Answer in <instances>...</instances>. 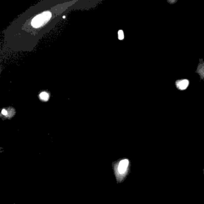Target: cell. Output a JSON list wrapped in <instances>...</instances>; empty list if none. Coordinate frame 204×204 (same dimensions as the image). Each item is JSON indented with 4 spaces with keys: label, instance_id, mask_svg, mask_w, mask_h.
I'll return each instance as SVG.
<instances>
[{
    "label": "cell",
    "instance_id": "1",
    "mask_svg": "<svg viewBox=\"0 0 204 204\" xmlns=\"http://www.w3.org/2000/svg\"><path fill=\"white\" fill-rule=\"evenodd\" d=\"M52 16L51 13L49 11L44 12L40 15L35 16L32 21V26L34 28H39L47 23Z\"/></svg>",
    "mask_w": 204,
    "mask_h": 204
},
{
    "label": "cell",
    "instance_id": "2",
    "mask_svg": "<svg viewBox=\"0 0 204 204\" xmlns=\"http://www.w3.org/2000/svg\"><path fill=\"white\" fill-rule=\"evenodd\" d=\"M128 165H129V161L127 159L122 160L119 163L118 166V172L120 174H125V172L127 170Z\"/></svg>",
    "mask_w": 204,
    "mask_h": 204
},
{
    "label": "cell",
    "instance_id": "3",
    "mask_svg": "<svg viewBox=\"0 0 204 204\" xmlns=\"http://www.w3.org/2000/svg\"><path fill=\"white\" fill-rule=\"evenodd\" d=\"M189 82L187 80H180V81H178L176 83L177 88L180 90H184L186 89L187 88V86H189Z\"/></svg>",
    "mask_w": 204,
    "mask_h": 204
},
{
    "label": "cell",
    "instance_id": "4",
    "mask_svg": "<svg viewBox=\"0 0 204 204\" xmlns=\"http://www.w3.org/2000/svg\"><path fill=\"white\" fill-rule=\"evenodd\" d=\"M40 96L43 100H45V101H47L49 99V95L47 94L46 92L41 93L40 95Z\"/></svg>",
    "mask_w": 204,
    "mask_h": 204
},
{
    "label": "cell",
    "instance_id": "5",
    "mask_svg": "<svg viewBox=\"0 0 204 204\" xmlns=\"http://www.w3.org/2000/svg\"><path fill=\"white\" fill-rule=\"evenodd\" d=\"M123 38H124V34H123V32L122 30H120L119 31V39L123 40Z\"/></svg>",
    "mask_w": 204,
    "mask_h": 204
},
{
    "label": "cell",
    "instance_id": "6",
    "mask_svg": "<svg viewBox=\"0 0 204 204\" xmlns=\"http://www.w3.org/2000/svg\"><path fill=\"white\" fill-rule=\"evenodd\" d=\"M199 74L202 76V77H204V65H203V66L201 67V69L199 70Z\"/></svg>",
    "mask_w": 204,
    "mask_h": 204
},
{
    "label": "cell",
    "instance_id": "7",
    "mask_svg": "<svg viewBox=\"0 0 204 204\" xmlns=\"http://www.w3.org/2000/svg\"><path fill=\"white\" fill-rule=\"evenodd\" d=\"M2 114H4V115H7V111H6L5 110H3L2 111Z\"/></svg>",
    "mask_w": 204,
    "mask_h": 204
}]
</instances>
